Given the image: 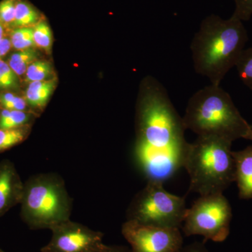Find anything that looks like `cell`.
Segmentation results:
<instances>
[{"label": "cell", "instance_id": "e0dca14e", "mask_svg": "<svg viewBox=\"0 0 252 252\" xmlns=\"http://www.w3.org/2000/svg\"><path fill=\"white\" fill-rule=\"evenodd\" d=\"M54 73L52 65L48 61H36L28 67L26 72V81L31 83L34 81L50 80Z\"/></svg>", "mask_w": 252, "mask_h": 252}, {"label": "cell", "instance_id": "7c38bea8", "mask_svg": "<svg viewBox=\"0 0 252 252\" xmlns=\"http://www.w3.org/2000/svg\"><path fill=\"white\" fill-rule=\"evenodd\" d=\"M56 86L55 79L30 83L25 99L32 108L42 109L45 107Z\"/></svg>", "mask_w": 252, "mask_h": 252}, {"label": "cell", "instance_id": "277c9868", "mask_svg": "<svg viewBox=\"0 0 252 252\" xmlns=\"http://www.w3.org/2000/svg\"><path fill=\"white\" fill-rule=\"evenodd\" d=\"M232 142L198 137L189 143L184 166L190 177L189 190L203 195L223 193L235 182Z\"/></svg>", "mask_w": 252, "mask_h": 252}, {"label": "cell", "instance_id": "44dd1931", "mask_svg": "<svg viewBox=\"0 0 252 252\" xmlns=\"http://www.w3.org/2000/svg\"><path fill=\"white\" fill-rule=\"evenodd\" d=\"M18 86L17 74L8 63L0 59V90L17 89Z\"/></svg>", "mask_w": 252, "mask_h": 252}, {"label": "cell", "instance_id": "52a82bcc", "mask_svg": "<svg viewBox=\"0 0 252 252\" xmlns=\"http://www.w3.org/2000/svg\"><path fill=\"white\" fill-rule=\"evenodd\" d=\"M231 220V207L223 193L203 195L187 208L182 230L187 236L222 243L229 235Z\"/></svg>", "mask_w": 252, "mask_h": 252}, {"label": "cell", "instance_id": "cb8c5ba5", "mask_svg": "<svg viewBox=\"0 0 252 252\" xmlns=\"http://www.w3.org/2000/svg\"><path fill=\"white\" fill-rule=\"evenodd\" d=\"M235 10L232 16L240 21H248L252 16V0H234Z\"/></svg>", "mask_w": 252, "mask_h": 252}, {"label": "cell", "instance_id": "ffe728a7", "mask_svg": "<svg viewBox=\"0 0 252 252\" xmlns=\"http://www.w3.org/2000/svg\"><path fill=\"white\" fill-rule=\"evenodd\" d=\"M11 41L13 47L19 51L35 46L32 27L16 28L11 33Z\"/></svg>", "mask_w": 252, "mask_h": 252}, {"label": "cell", "instance_id": "7402d4cb", "mask_svg": "<svg viewBox=\"0 0 252 252\" xmlns=\"http://www.w3.org/2000/svg\"><path fill=\"white\" fill-rule=\"evenodd\" d=\"M17 1L18 0H2L0 1V22L3 26H14Z\"/></svg>", "mask_w": 252, "mask_h": 252}, {"label": "cell", "instance_id": "5bb4252c", "mask_svg": "<svg viewBox=\"0 0 252 252\" xmlns=\"http://www.w3.org/2000/svg\"><path fill=\"white\" fill-rule=\"evenodd\" d=\"M38 56L37 51L32 47L21 50L11 55L8 64L18 76H21L26 72L32 63L37 61Z\"/></svg>", "mask_w": 252, "mask_h": 252}, {"label": "cell", "instance_id": "3957f363", "mask_svg": "<svg viewBox=\"0 0 252 252\" xmlns=\"http://www.w3.org/2000/svg\"><path fill=\"white\" fill-rule=\"evenodd\" d=\"M182 119L186 130L193 131L198 137H215L232 143L239 139L246 140L252 130L220 85L211 84L195 93Z\"/></svg>", "mask_w": 252, "mask_h": 252}, {"label": "cell", "instance_id": "2e32d148", "mask_svg": "<svg viewBox=\"0 0 252 252\" xmlns=\"http://www.w3.org/2000/svg\"><path fill=\"white\" fill-rule=\"evenodd\" d=\"M39 14L31 4L23 1L16 3L14 27H32L39 22Z\"/></svg>", "mask_w": 252, "mask_h": 252}, {"label": "cell", "instance_id": "f1b7e54d", "mask_svg": "<svg viewBox=\"0 0 252 252\" xmlns=\"http://www.w3.org/2000/svg\"><path fill=\"white\" fill-rule=\"evenodd\" d=\"M246 140L252 141V130H251V132H250V134H249V135L248 136V137H247Z\"/></svg>", "mask_w": 252, "mask_h": 252}, {"label": "cell", "instance_id": "603a6c76", "mask_svg": "<svg viewBox=\"0 0 252 252\" xmlns=\"http://www.w3.org/2000/svg\"><path fill=\"white\" fill-rule=\"evenodd\" d=\"M0 104L3 109L9 110L26 111L27 108L26 99L17 97L11 93H6L0 95Z\"/></svg>", "mask_w": 252, "mask_h": 252}, {"label": "cell", "instance_id": "d4e9b609", "mask_svg": "<svg viewBox=\"0 0 252 252\" xmlns=\"http://www.w3.org/2000/svg\"><path fill=\"white\" fill-rule=\"evenodd\" d=\"M178 252H209L203 243H194L190 245L182 247Z\"/></svg>", "mask_w": 252, "mask_h": 252}, {"label": "cell", "instance_id": "ac0fdd59", "mask_svg": "<svg viewBox=\"0 0 252 252\" xmlns=\"http://www.w3.org/2000/svg\"><path fill=\"white\" fill-rule=\"evenodd\" d=\"M235 67L243 84L252 91V46L244 50Z\"/></svg>", "mask_w": 252, "mask_h": 252}, {"label": "cell", "instance_id": "9c48e42d", "mask_svg": "<svg viewBox=\"0 0 252 252\" xmlns=\"http://www.w3.org/2000/svg\"><path fill=\"white\" fill-rule=\"evenodd\" d=\"M41 252H94L103 245V233L70 220L55 225Z\"/></svg>", "mask_w": 252, "mask_h": 252}, {"label": "cell", "instance_id": "6da1fadb", "mask_svg": "<svg viewBox=\"0 0 252 252\" xmlns=\"http://www.w3.org/2000/svg\"><path fill=\"white\" fill-rule=\"evenodd\" d=\"M137 109L136 161L147 182H164L183 167L189 143L183 119L154 77L142 84Z\"/></svg>", "mask_w": 252, "mask_h": 252}, {"label": "cell", "instance_id": "484cf974", "mask_svg": "<svg viewBox=\"0 0 252 252\" xmlns=\"http://www.w3.org/2000/svg\"><path fill=\"white\" fill-rule=\"evenodd\" d=\"M94 252H132V251L125 247L109 246V245L103 244L98 250H96Z\"/></svg>", "mask_w": 252, "mask_h": 252}, {"label": "cell", "instance_id": "9a60e30c", "mask_svg": "<svg viewBox=\"0 0 252 252\" xmlns=\"http://www.w3.org/2000/svg\"><path fill=\"white\" fill-rule=\"evenodd\" d=\"M32 116L26 111L3 109L0 112V129H11L29 126Z\"/></svg>", "mask_w": 252, "mask_h": 252}, {"label": "cell", "instance_id": "ba28073f", "mask_svg": "<svg viewBox=\"0 0 252 252\" xmlns=\"http://www.w3.org/2000/svg\"><path fill=\"white\" fill-rule=\"evenodd\" d=\"M122 232L132 252H178L183 247L180 228H162L126 220Z\"/></svg>", "mask_w": 252, "mask_h": 252}, {"label": "cell", "instance_id": "4316f807", "mask_svg": "<svg viewBox=\"0 0 252 252\" xmlns=\"http://www.w3.org/2000/svg\"><path fill=\"white\" fill-rule=\"evenodd\" d=\"M11 46L12 45H11V39L9 38L3 37L2 39H0V59L9 52Z\"/></svg>", "mask_w": 252, "mask_h": 252}, {"label": "cell", "instance_id": "5b68a950", "mask_svg": "<svg viewBox=\"0 0 252 252\" xmlns=\"http://www.w3.org/2000/svg\"><path fill=\"white\" fill-rule=\"evenodd\" d=\"M21 219L33 230L50 229L70 220L72 199L56 174H38L24 182Z\"/></svg>", "mask_w": 252, "mask_h": 252}, {"label": "cell", "instance_id": "4fadbf2b", "mask_svg": "<svg viewBox=\"0 0 252 252\" xmlns=\"http://www.w3.org/2000/svg\"><path fill=\"white\" fill-rule=\"evenodd\" d=\"M31 131V126L11 129H0V153L22 143Z\"/></svg>", "mask_w": 252, "mask_h": 252}, {"label": "cell", "instance_id": "83f0119b", "mask_svg": "<svg viewBox=\"0 0 252 252\" xmlns=\"http://www.w3.org/2000/svg\"><path fill=\"white\" fill-rule=\"evenodd\" d=\"M3 34H4V26L0 22V39H2Z\"/></svg>", "mask_w": 252, "mask_h": 252}, {"label": "cell", "instance_id": "30bf717a", "mask_svg": "<svg viewBox=\"0 0 252 252\" xmlns=\"http://www.w3.org/2000/svg\"><path fill=\"white\" fill-rule=\"evenodd\" d=\"M24 182L15 165L8 159L0 161V218L21 203Z\"/></svg>", "mask_w": 252, "mask_h": 252}, {"label": "cell", "instance_id": "8fae6325", "mask_svg": "<svg viewBox=\"0 0 252 252\" xmlns=\"http://www.w3.org/2000/svg\"><path fill=\"white\" fill-rule=\"evenodd\" d=\"M235 160V182L238 185L239 197L252 199V146L233 152Z\"/></svg>", "mask_w": 252, "mask_h": 252}, {"label": "cell", "instance_id": "f546056e", "mask_svg": "<svg viewBox=\"0 0 252 252\" xmlns=\"http://www.w3.org/2000/svg\"><path fill=\"white\" fill-rule=\"evenodd\" d=\"M0 252H5L4 250H1V248H0Z\"/></svg>", "mask_w": 252, "mask_h": 252}, {"label": "cell", "instance_id": "7a4b0ae2", "mask_svg": "<svg viewBox=\"0 0 252 252\" xmlns=\"http://www.w3.org/2000/svg\"><path fill=\"white\" fill-rule=\"evenodd\" d=\"M248 41L243 21L233 16L228 19L215 14L207 16L190 44L195 72L220 86L236 65Z\"/></svg>", "mask_w": 252, "mask_h": 252}, {"label": "cell", "instance_id": "d6986e66", "mask_svg": "<svg viewBox=\"0 0 252 252\" xmlns=\"http://www.w3.org/2000/svg\"><path fill=\"white\" fill-rule=\"evenodd\" d=\"M33 28V34L35 45L50 53L53 45V34L48 23L46 21H39Z\"/></svg>", "mask_w": 252, "mask_h": 252}, {"label": "cell", "instance_id": "8992f818", "mask_svg": "<svg viewBox=\"0 0 252 252\" xmlns=\"http://www.w3.org/2000/svg\"><path fill=\"white\" fill-rule=\"evenodd\" d=\"M162 185L147 182L129 205L127 220L162 228H180L187 210L185 198L168 193Z\"/></svg>", "mask_w": 252, "mask_h": 252}, {"label": "cell", "instance_id": "4dcf8cb0", "mask_svg": "<svg viewBox=\"0 0 252 252\" xmlns=\"http://www.w3.org/2000/svg\"></svg>", "mask_w": 252, "mask_h": 252}]
</instances>
